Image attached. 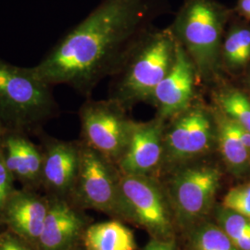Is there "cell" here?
<instances>
[{
    "label": "cell",
    "mask_w": 250,
    "mask_h": 250,
    "mask_svg": "<svg viewBox=\"0 0 250 250\" xmlns=\"http://www.w3.org/2000/svg\"><path fill=\"white\" fill-rule=\"evenodd\" d=\"M37 137L43 157L42 193L71 202L80 168L82 142L61 140L45 130Z\"/></svg>",
    "instance_id": "cell-9"
},
{
    "label": "cell",
    "mask_w": 250,
    "mask_h": 250,
    "mask_svg": "<svg viewBox=\"0 0 250 250\" xmlns=\"http://www.w3.org/2000/svg\"><path fill=\"white\" fill-rule=\"evenodd\" d=\"M217 143L227 167L236 175L244 174L250 167V151L236 133L233 121L217 107Z\"/></svg>",
    "instance_id": "cell-16"
},
{
    "label": "cell",
    "mask_w": 250,
    "mask_h": 250,
    "mask_svg": "<svg viewBox=\"0 0 250 250\" xmlns=\"http://www.w3.org/2000/svg\"><path fill=\"white\" fill-rule=\"evenodd\" d=\"M177 41L170 28L150 31L112 76L108 99L125 108L150 101L154 91L173 65Z\"/></svg>",
    "instance_id": "cell-4"
},
{
    "label": "cell",
    "mask_w": 250,
    "mask_h": 250,
    "mask_svg": "<svg viewBox=\"0 0 250 250\" xmlns=\"http://www.w3.org/2000/svg\"><path fill=\"white\" fill-rule=\"evenodd\" d=\"M196 250H239L223 229L212 224H206L194 236Z\"/></svg>",
    "instance_id": "cell-20"
},
{
    "label": "cell",
    "mask_w": 250,
    "mask_h": 250,
    "mask_svg": "<svg viewBox=\"0 0 250 250\" xmlns=\"http://www.w3.org/2000/svg\"><path fill=\"white\" fill-rule=\"evenodd\" d=\"M2 147L9 172L21 188L41 191L42 150L30 135L3 129Z\"/></svg>",
    "instance_id": "cell-15"
},
{
    "label": "cell",
    "mask_w": 250,
    "mask_h": 250,
    "mask_svg": "<svg viewBox=\"0 0 250 250\" xmlns=\"http://www.w3.org/2000/svg\"><path fill=\"white\" fill-rule=\"evenodd\" d=\"M221 60L232 72L244 69L250 62V27L235 22L229 29L221 49Z\"/></svg>",
    "instance_id": "cell-18"
},
{
    "label": "cell",
    "mask_w": 250,
    "mask_h": 250,
    "mask_svg": "<svg viewBox=\"0 0 250 250\" xmlns=\"http://www.w3.org/2000/svg\"><path fill=\"white\" fill-rule=\"evenodd\" d=\"M2 133H3V128L0 125V232L5 229L2 223V214H3L4 207L9 196L16 189L15 181L12 178L9 172L5 161V158H4L3 147H2Z\"/></svg>",
    "instance_id": "cell-23"
},
{
    "label": "cell",
    "mask_w": 250,
    "mask_h": 250,
    "mask_svg": "<svg viewBox=\"0 0 250 250\" xmlns=\"http://www.w3.org/2000/svg\"><path fill=\"white\" fill-rule=\"evenodd\" d=\"M224 207L250 220V183L230 189L224 197Z\"/></svg>",
    "instance_id": "cell-22"
},
{
    "label": "cell",
    "mask_w": 250,
    "mask_h": 250,
    "mask_svg": "<svg viewBox=\"0 0 250 250\" xmlns=\"http://www.w3.org/2000/svg\"><path fill=\"white\" fill-rule=\"evenodd\" d=\"M236 12L243 18L250 20V0H237Z\"/></svg>",
    "instance_id": "cell-26"
},
{
    "label": "cell",
    "mask_w": 250,
    "mask_h": 250,
    "mask_svg": "<svg viewBox=\"0 0 250 250\" xmlns=\"http://www.w3.org/2000/svg\"><path fill=\"white\" fill-rule=\"evenodd\" d=\"M197 80L194 63L177 41L173 65L152 97L151 102L158 110L157 116L166 121L190 107L194 103Z\"/></svg>",
    "instance_id": "cell-11"
},
{
    "label": "cell",
    "mask_w": 250,
    "mask_h": 250,
    "mask_svg": "<svg viewBox=\"0 0 250 250\" xmlns=\"http://www.w3.org/2000/svg\"><path fill=\"white\" fill-rule=\"evenodd\" d=\"M0 250H38L17 233L4 229L0 232Z\"/></svg>",
    "instance_id": "cell-24"
},
{
    "label": "cell",
    "mask_w": 250,
    "mask_h": 250,
    "mask_svg": "<svg viewBox=\"0 0 250 250\" xmlns=\"http://www.w3.org/2000/svg\"><path fill=\"white\" fill-rule=\"evenodd\" d=\"M231 10L217 0H184L170 27L194 63L199 80H213L221 63L224 27Z\"/></svg>",
    "instance_id": "cell-3"
},
{
    "label": "cell",
    "mask_w": 250,
    "mask_h": 250,
    "mask_svg": "<svg viewBox=\"0 0 250 250\" xmlns=\"http://www.w3.org/2000/svg\"><path fill=\"white\" fill-rule=\"evenodd\" d=\"M82 246L84 250H135L132 231L119 221L90 224L83 232Z\"/></svg>",
    "instance_id": "cell-17"
},
{
    "label": "cell",
    "mask_w": 250,
    "mask_h": 250,
    "mask_svg": "<svg viewBox=\"0 0 250 250\" xmlns=\"http://www.w3.org/2000/svg\"><path fill=\"white\" fill-rule=\"evenodd\" d=\"M215 107L250 132V99L240 90L221 87L213 94Z\"/></svg>",
    "instance_id": "cell-19"
},
{
    "label": "cell",
    "mask_w": 250,
    "mask_h": 250,
    "mask_svg": "<svg viewBox=\"0 0 250 250\" xmlns=\"http://www.w3.org/2000/svg\"><path fill=\"white\" fill-rule=\"evenodd\" d=\"M126 111L111 99H87L79 110L81 141L116 165L126 149L134 124Z\"/></svg>",
    "instance_id": "cell-5"
},
{
    "label": "cell",
    "mask_w": 250,
    "mask_h": 250,
    "mask_svg": "<svg viewBox=\"0 0 250 250\" xmlns=\"http://www.w3.org/2000/svg\"><path fill=\"white\" fill-rule=\"evenodd\" d=\"M115 166L116 164L82 142L80 168L71 199L72 205L116 215L121 175Z\"/></svg>",
    "instance_id": "cell-7"
},
{
    "label": "cell",
    "mask_w": 250,
    "mask_h": 250,
    "mask_svg": "<svg viewBox=\"0 0 250 250\" xmlns=\"http://www.w3.org/2000/svg\"><path fill=\"white\" fill-rule=\"evenodd\" d=\"M83 250V246H82V247H81V245L80 246H79V247H77V248H76V249H75V250Z\"/></svg>",
    "instance_id": "cell-27"
},
{
    "label": "cell",
    "mask_w": 250,
    "mask_h": 250,
    "mask_svg": "<svg viewBox=\"0 0 250 250\" xmlns=\"http://www.w3.org/2000/svg\"><path fill=\"white\" fill-rule=\"evenodd\" d=\"M168 6V0H101L33 69L53 87L65 84L89 98L121 70Z\"/></svg>",
    "instance_id": "cell-1"
},
{
    "label": "cell",
    "mask_w": 250,
    "mask_h": 250,
    "mask_svg": "<svg viewBox=\"0 0 250 250\" xmlns=\"http://www.w3.org/2000/svg\"><path fill=\"white\" fill-rule=\"evenodd\" d=\"M164 134V152L170 162L195 159L209 151L217 140L214 108L203 103H193L171 119Z\"/></svg>",
    "instance_id": "cell-6"
},
{
    "label": "cell",
    "mask_w": 250,
    "mask_h": 250,
    "mask_svg": "<svg viewBox=\"0 0 250 250\" xmlns=\"http://www.w3.org/2000/svg\"><path fill=\"white\" fill-rule=\"evenodd\" d=\"M219 222L232 242L250 235V220L243 215L224 208L220 212Z\"/></svg>",
    "instance_id": "cell-21"
},
{
    "label": "cell",
    "mask_w": 250,
    "mask_h": 250,
    "mask_svg": "<svg viewBox=\"0 0 250 250\" xmlns=\"http://www.w3.org/2000/svg\"><path fill=\"white\" fill-rule=\"evenodd\" d=\"M221 171L212 166H195L180 170L172 180L174 205L185 222L205 215L220 187Z\"/></svg>",
    "instance_id": "cell-10"
},
{
    "label": "cell",
    "mask_w": 250,
    "mask_h": 250,
    "mask_svg": "<svg viewBox=\"0 0 250 250\" xmlns=\"http://www.w3.org/2000/svg\"><path fill=\"white\" fill-rule=\"evenodd\" d=\"M117 214L134 219L160 238L167 237L171 231L170 216L161 190L146 175H121Z\"/></svg>",
    "instance_id": "cell-8"
},
{
    "label": "cell",
    "mask_w": 250,
    "mask_h": 250,
    "mask_svg": "<svg viewBox=\"0 0 250 250\" xmlns=\"http://www.w3.org/2000/svg\"><path fill=\"white\" fill-rule=\"evenodd\" d=\"M59 115L52 85L33 67H21L0 58V125L4 130L37 136Z\"/></svg>",
    "instance_id": "cell-2"
},
{
    "label": "cell",
    "mask_w": 250,
    "mask_h": 250,
    "mask_svg": "<svg viewBox=\"0 0 250 250\" xmlns=\"http://www.w3.org/2000/svg\"><path fill=\"white\" fill-rule=\"evenodd\" d=\"M48 208L49 197L44 193L26 188H16L4 207L3 226L38 250V241Z\"/></svg>",
    "instance_id": "cell-13"
},
{
    "label": "cell",
    "mask_w": 250,
    "mask_h": 250,
    "mask_svg": "<svg viewBox=\"0 0 250 250\" xmlns=\"http://www.w3.org/2000/svg\"><path fill=\"white\" fill-rule=\"evenodd\" d=\"M87 226L78 207L65 199L49 197L38 250H74L82 244Z\"/></svg>",
    "instance_id": "cell-14"
},
{
    "label": "cell",
    "mask_w": 250,
    "mask_h": 250,
    "mask_svg": "<svg viewBox=\"0 0 250 250\" xmlns=\"http://www.w3.org/2000/svg\"><path fill=\"white\" fill-rule=\"evenodd\" d=\"M164 123L156 117L134 123L126 149L117 164L122 174L147 175L160 164L164 152Z\"/></svg>",
    "instance_id": "cell-12"
},
{
    "label": "cell",
    "mask_w": 250,
    "mask_h": 250,
    "mask_svg": "<svg viewBox=\"0 0 250 250\" xmlns=\"http://www.w3.org/2000/svg\"></svg>",
    "instance_id": "cell-28"
},
{
    "label": "cell",
    "mask_w": 250,
    "mask_h": 250,
    "mask_svg": "<svg viewBox=\"0 0 250 250\" xmlns=\"http://www.w3.org/2000/svg\"><path fill=\"white\" fill-rule=\"evenodd\" d=\"M144 250H174L171 242L156 239L149 242Z\"/></svg>",
    "instance_id": "cell-25"
}]
</instances>
